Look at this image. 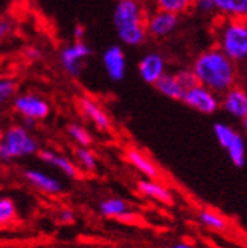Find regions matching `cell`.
<instances>
[{"instance_id": "6da1fadb", "label": "cell", "mask_w": 247, "mask_h": 248, "mask_svg": "<svg viewBox=\"0 0 247 248\" xmlns=\"http://www.w3.org/2000/svg\"><path fill=\"white\" fill-rule=\"evenodd\" d=\"M193 73L197 83L214 94H225L237 85L238 68L223 52L211 47L202 52L193 64Z\"/></svg>"}, {"instance_id": "7a4b0ae2", "label": "cell", "mask_w": 247, "mask_h": 248, "mask_svg": "<svg viewBox=\"0 0 247 248\" xmlns=\"http://www.w3.org/2000/svg\"><path fill=\"white\" fill-rule=\"evenodd\" d=\"M149 14L144 0H121L114 8V26L123 44L137 47L146 38V17Z\"/></svg>"}, {"instance_id": "3957f363", "label": "cell", "mask_w": 247, "mask_h": 248, "mask_svg": "<svg viewBox=\"0 0 247 248\" xmlns=\"http://www.w3.org/2000/svg\"><path fill=\"white\" fill-rule=\"evenodd\" d=\"M217 48L232 62L240 64L247 58L246 18H225L218 26Z\"/></svg>"}, {"instance_id": "277c9868", "label": "cell", "mask_w": 247, "mask_h": 248, "mask_svg": "<svg viewBox=\"0 0 247 248\" xmlns=\"http://www.w3.org/2000/svg\"><path fill=\"white\" fill-rule=\"evenodd\" d=\"M38 152V142L23 126H11L2 133L0 142V162L31 156Z\"/></svg>"}, {"instance_id": "5b68a950", "label": "cell", "mask_w": 247, "mask_h": 248, "mask_svg": "<svg viewBox=\"0 0 247 248\" xmlns=\"http://www.w3.org/2000/svg\"><path fill=\"white\" fill-rule=\"evenodd\" d=\"M179 26V16L171 12L150 9L146 17V32L153 38H165Z\"/></svg>"}, {"instance_id": "8992f818", "label": "cell", "mask_w": 247, "mask_h": 248, "mask_svg": "<svg viewBox=\"0 0 247 248\" xmlns=\"http://www.w3.org/2000/svg\"><path fill=\"white\" fill-rule=\"evenodd\" d=\"M182 102L187 106L196 109L197 112H202L206 115L214 114L220 106L217 94L206 90L202 85H196L193 88L185 91L183 97H182Z\"/></svg>"}, {"instance_id": "52a82bcc", "label": "cell", "mask_w": 247, "mask_h": 248, "mask_svg": "<svg viewBox=\"0 0 247 248\" xmlns=\"http://www.w3.org/2000/svg\"><path fill=\"white\" fill-rule=\"evenodd\" d=\"M93 50L91 47L83 43V41H75L68 46H66L63 50H61V64L63 68L66 70L67 74L73 78H78L81 71H82V62L88 56H91Z\"/></svg>"}, {"instance_id": "ba28073f", "label": "cell", "mask_w": 247, "mask_h": 248, "mask_svg": "<svg viewBox=\"0 0 247 248\" xmlns=\"http://www.w3.org/2000/svg\"><path fill=\"white\" fill-rule=\"evenodd\" d=\"M14 108L23 118H32L35 121L44 120L50 114V106H49V103L44 98L35 94H21L16 97Z\"/></svg>"}, {"instance_id": "9c48e42d", "label": "cell", "mask_w": 247, "mask_h": 248, "mask_svg": "<svg viewBox=\"0 0 247 248\" xmlns=\"http://www.w3.org/2000/svg\"><path fill=\"white\" fill-rule=\"evenodd\" d=\"M102 62H103V67H105L108 78L111 80L118 82L125 78L128 62H126V55L120 46L108 47L102 56Z\"/></svg>"}, {"instance_id": "30bf717a", "label": "cell", "mask_w": 247, "mask_h": 248, "mask_svg": "<svg viewBox=\"0 0 247 248\" xmlns=\"http://www.w3.org/2000/svg\"><path fill=\"white\" fill-rule=\"evenodd\" d=\"M138 73L146 83L155 85L158 79L165 74V59L161 53L150 52L141 58L138 64Z\"/></svg>"}, {"instance_id": "8fae6325", "label": "cell", "mask_w": 247, "mask_h": 248, "mask_svg": "<svg viewBox=\"0 0 247 248\" xmlns=\"http://www.w3.org/2000/svg\"><path fill=\"white\" fill-rule=\"evenodd\" d=\"M223 109L232 117L246 121L247 117V94L240 86H233L223 94Z\"/></svg>"}, {"instance_id": "7c38bea8", "label": "cell", "mask_w": 247, "mask_h": 248, "mask_svg": "<svg viewBox=\"0 0 247 248\" xmlns=\"http://www.w3.org/2000/svg\"><path fill=\"white\" fill-rule=\"evenodd\" d=\"M81 109L85 114V117L88 118L91 123L96 124V127H99L100 130H108L111 127V120L106 115L105 110L99 106L96 102H93L88 97H82L81 98Z\"/></svg>"}, {"instance_id": "4fadbf2b", "label": "cell", "mask_w": 247, "mask_h": 248, "mask_svg": "<svg viewBox=\"0 0 247 248\" xmlns=\"http://www.w3.org/2000/svg\"><path fill=\"white\" fill-rule=\"evenodd\" d=\"M24 177L29 183H32L35 188H38L47 194H59L63 191V185L61 182L55 177H50L44 174L41 171H36V170H26L24 171Z\"/></svg>"}, {"instance_id": "5bb4252c", "label": "cell", "mask_w": 247, "mask_h": 248, "mask_svg": "<svg viewBox=\"0 0 247 248\" xmlns=\"http://www.w3.org/2000/svg\"><path fill=\"white\" fill-rule=\"evenodd\" d=\"M38 156H40V159L43 160V162L58 168L67 177L73 179V177L78 176V170H76L75 164H73L70 159H67L66 156H61V155H58V153H55L52 150H43V152H40Z\"/></svg>"}, {"instance_id": "9a60e30c", "label": "cell", "mask_w": 247, "mask_h": 248, "mask_svg": "<svg viewBox=\"0 0 247 248\" xmlns=\"http://www.w3.org/2000/svg\"><path fill=\"white\" fill-rule=\"evenodd\" d=\"M215 11L226 18H246L247 0H214Z\"/></svg>"}, {"instance_id": "2e32d148", "label": "cell", "mask_w": 247, "mask_h": 248, "mask_svg": "<svg viewBox=\"0 0 247 248\" xmlns=\"http://www.w3.org/2000/svg\"><path fill=\"white\" fill-rule=\"evenodd\" d=\"M156 90L161 93L163 95L168 97V98H173V100H182L183 97V90L181 88V85L178 83V80L175 79L173 74H163L161 78L158 79V82L155 83Z\"/></svg>"}, {"instance_id": "e0dca14e", "label": "cell", "mask_w": 247, "mask_h": 248, "mask_svg": "<svg viewBox=\"0 0 247 248\" xmlns=\"http://www.w3.org/2000/svg\"><path fill=\"white\" fill-rule=\"evenodd\" d=\"M152 9L171 12L175 16H182L190 12L194 6V0H152Z\"/></svg>"}, {"instance_id": "ac0fdd59", "label": "cell", "mask_w": 247, "mask_h": 248, "mask_svg": "<svg viewBox=\"0 0 247 248\" xmlns=\"http://www.w3.org/2000/svg\"><path fill=\"white\" fill-rule=\"evenodd\" d=\"M138 189L143 194L155 198V200H158V202L165 203V204H173V197H171V194L164 188L163 185H159L156 182L141 180V182H138Z\"/></svg>"}, {"instance_id": "d6986e66", "label": "cell", "mask_w": 247, "mask_h": 248, "mask_svg": "<svg viewBox=\"0 0 247 248\" xmlns=\"http://www.w3.org/2000/svg\"><path fill=\"white\" fill-rule=\"evenodd\" d=\"M128 159L135 168H137L138 171H141L143 174H146L147 177H150V179L158 177V168L155 167V164L149 157H146L143 153H140L138 150L131 148V150L128 152Z\"/></svg>"}, {"instance_id": "ffe728a7", "label": "cell", "mask_w": 247, "mask_h": 248, "mask_svg": "<svg viewBox=\"0 0 247 248\" xmlns=\"http://www.w3.org/2000/svg\"><path fill=\"white\" fill-rule=\"evenodd\" d=\"M226 150H228V155L232 160V164L238 168H243L246 164V142L240 133L235 135V138L231 141V144L226 147Z\"/></svg>"}, {"instance_id": "44dd1931", "label": "cell", "mask_w": 247, "mask_h": 248, "mask_svg": "<svg viewBox=\"0 0 247 248\" xmlns=\"http://www.w3.org/2000/svg\"><path fill=\"white\" fill-rule=\"evenodd\" d=\"M100 212L105 217H114V218H125L129 215L128 204L120 200V198H109L100 203Z\"/></svg>"}, {"instance_id": "7402d4cb", "label": "cell", "mask_w": 247, "mask_h": 248, "mask_svg": "<svg viewBox=\"0 0 247 248\" xmlns=\"http://www.w3.org/2000/svg\"><path fill=\"white\" fill-rule=\"evenodd\" d=\"M67 132L71 136V140H75L81 147H90L93 144L91 133L81 124H68Z\"/></svg>"}, {"instance_id": "603a6c76", "label": "cell", "mask_w": 247, "mask_h": 248, "mask_svg": "<svg viewBox=\"0 0 247 248\" xmlns=\"http://www.w3.org/2000/svg\"><path fill=\"white\" fill-rule=\"evenodd\" d=\"M237 133L238 132H235L231 126H228V124H225V123H215L214 124V135H215V138L220 142V145L225 147V148L231 144V141L233 138H235Z\"/></svg>"}, {"instance_id": "cb8c5ba5", "label": "cell", "mask_w": 247, "mask_h": 248, "mask_svg": "<svg viewBox=\"0 0 247 248\" xmlns=\"http://www.w3.org/2000/svg\"><path fill=\"white\" fill-rule=\"evenodd\" d=\"M199 221L202 222L203 226L213 229V230H225L226 229V221L221 218L220 215L217 214H213V212H208V210H203V212L199 215Z\"/></svg>"}, {"instance_id": "d4e9b609", "label": "cell", "mask_w": 247, "mask_h": 248, "mask_svg": "<svg viewBox=\"0 0 247 248\" xmlns=\"http://www.w3.org/2000/svg\"><path fill=\"white\" fill-rule=\"evenodd\" d=\"M173 76H175V79L178 80V83L181 85V88L183 91H187V90L193 88V86L199 85V83H197V79H196V76H194V73H193L191 68L178 70L175 74H173Z\"/></svg>"}, {"instance_id": "484cf974", "label": "cell", "mask_w": 247, "mask_h": 248, "mask_svg": "<svg viewBox=\"0 0 247 248\" xmlns=\"http://www.w3.org/2000/svg\"><path fill=\"white\" fill-rule=\"evenodd\" d=\"M76 159L79 164L86 170V171H94L96 170V156L88 147H79L76 148Z\"/></svg>"}, {"instance_id": "4316f807", "label": "cell", "mask_w": 247, "mask_h": 248, "mask_svg": "<svg viewBox=\"0 0 247 248\" xmlns=\"http://www.w3.org/2000/svg\"><path fill=\"white\" fill-rule=\"evenodd\" d=\"M17 93V83L11 79H0V106L8 103Z\"/></svg>"}, {"instance_id": "83f0119b", "label": "cell", "mask_w": 247, "mask_h": 248, "mask_svg": "<svg viewBox=\"0 0 247 248\" xmlns=\"http://www.w3.org/2000/svg\"><path fill=\"white\" fill-rule=\"evenodd\" d=\"M16 217V206L9 198H0V224L11 221Z\"/></svg>"}, {"instance_id": "f1b7e54d", "label": "cell", "mask_w": 247, "mask_h": 248, "mask_svg": "<svg viewBox=\"0 0 247 248\" xmlns=\"http://www.w3.org/2000/svg\"><path fill=\"white\" fill-rule=\"evenodd\" d=\"M193 9H197L202 14H211V12L215 11L214 0H194Z\"/></svg>"}, {"instance_id": "f546056e", "label": "cell", "mask_w": 247, "mask_h": 248, "mask_svg": "<svg viewBox=\"0 0 247 248\" xmlns=\"http://www.w3.org/2000/svg\"><path fill=\"white\" fill-rule=\"evenodd\" d=\"M12 29H14V24H12V21L9 18H0V41L8 38Z\"/></svg>"}, {"instance_id": "4dcf8cb0", "label": "cell", "mask_w": 247, "mask_h": 248, "mask_svg": "<svg viewBox=\"0 0 247 248\" xmlns=\"http://www.w3.org/2000/svg\"><path fill=\"white\" fill-rule=\"evenodd\" d=\"M24 56L31 61H36V59L41 58V52L36 47H28L26 50H24Z\"/></svg>"}, {"instance_id": "1f68e13d", "label": "cell", "mask_w": 247, "mask_h": 248, "mask_svg": "<svg viewBox=\"0 0 247 248\" xmlns=\"http://www.w3.org/2000/svg\"><path fill=\"white\" fill-rule=\"evenodd\" d=\"M85 33H86V29H85L83 24H81V23L76 24L75 29H73V36H75V41H82Z\"/></svg>"}, {"instance_id": "d6a6232c", "label": "cell", "mask_w": 247, "mask_h": 248, "mask_svg": "<svg viewBox=\"0 0 247 248\" xmlns=\"http://www.w3.org/2000/svg\"><path fill=\"white\" fill-rule=\"evenodd\" d=\"M59 218L63 222H66V224H71V222L75 221V212H71V210H63Z\"/></svg>"}, {"instance_id": "836d02e7", "label": "cell", "mask_w": 247, "mask_h": 248, "mask_svg": "<svg viewBox=\"0 0 247 248\" xmlns=\"http://www.w3.org/2000/svg\"><path fill=\"white\" fill-rule=\"evenodd\" d=\"M35 120H32V118H23V127L26 129V130H29V129H32L33 126H35Z\"/></svg>"}, {"instance_id": "e575fe53", "label": "cell", "mask_w": 247, "mask_h": 248, "mask_svg": "<svg viewBox=\"0 0 247 248\" xmlns=\"http://www.w3.org/2000/svg\"><path fill=\"white\" fill-rule=\"evenodd\" d=\"M170 248H193V247L188 245V244H176V245H173V247H170Z\"/></svg>"}, {"instance_id": "d590c367", "label": "cell", "mask_w": 247, "mask_h": 248, "mask_svg": "<svg viewBox=\"0 0 247 248\" xmlns=\"http://www.w3.org/2000/svg\"><path fill=\"white\" fill-rule=\"evenodd\" d=\"M0 142H2V132H0Z\"/></svg>"}, {"instance_id": "8d00e7d4", "label": "cell", "mask_w": 247, "mask_h": 248, "mask_svg": "<svg viewBox=\"0 0 247 248\" xmlns=\"http://www.w3.org/2000/svg\"><path fill=\"white\" fill-rule=\"evenodd\" d=\"M117 2H121V0H117Z\"/></svg>"}]
</instances>
